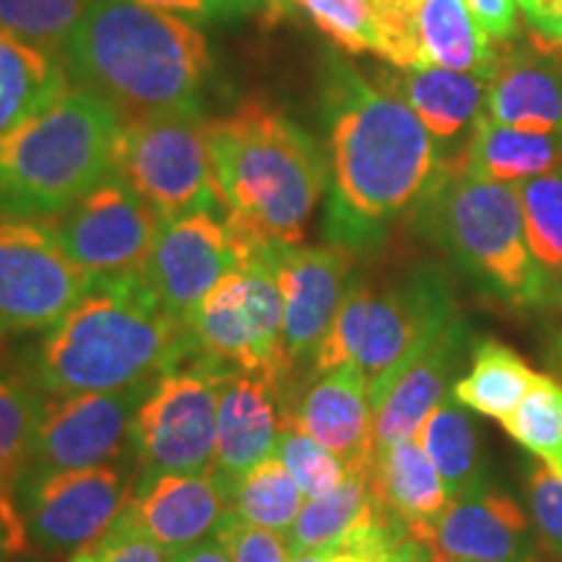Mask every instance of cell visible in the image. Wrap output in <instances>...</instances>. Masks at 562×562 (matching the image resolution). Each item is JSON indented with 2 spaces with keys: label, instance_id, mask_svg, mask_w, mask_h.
Instances as JSON below:
<instances>
[{
  "label": "cell",
  "instance_id": "cell-48",
  "mask_svg": "<svg viewBox=\"0 0 562 562\" xmlns=\"http://www.w3.org/2000/svg\"><path fill=\"white\" fill-rule=\"evenodd\" d=\"M391 562H432V558H430V550H427L425 544L417 542V539H412V537H404L402 544H398L396 552H393Z\"/></svg>",
  "mask_w": 562,
  "mask_h": 562
},
{
  "label": "cell",
  "instance_id": "cell-42",
  "mask_svg": "<svg viewBox=\"0 0 562 562\" xmlns=\"http://www.w3.org/2000/svg\"><path fill=\"white\" fill-rule=\"evenodd\" d=\"M463 3L497 47L516 42L518 32H521L516 0H463Z\"/></svg>",
  "mask_w": 562,
  "mask_h": 562
},
{
  "label": "cell",
  "instance_id": "cell-17",
  "mask_svg": "<svg viewBox=\"0 0 562 562\" xmlns=\"http://www.w3.org/2000/svg\"><path fill=\"white\" fill-rule=\"evenodd\" d=\"M417 542L432 562H539L524 508L487 482L453 497Z\"/></svg>",
  "mask_w": 562,
  "mask_h": 562
},
{
  "label": "cell",
  "instance_id": "cell-24",
  "mask_svg": "<svg viewBox=\"0 0 562 562\" xmlns=\"http://www.w3.org/2000/svg\"><path fill=\"white\" fill-rule=\"evenodd\" d=\"M370 487L381 508L398 521L412 539L430 529L451 503L446 484L419 438H409L375 453Z\"/></svg>",
  "mask_w": 562,
  "mask_h": 562
},
{
  "label": "cell",
  "instance_id": "cell-3",
  "mask_svg": "<svg viewBox=\"0 0 562 562\" xmlns=\"http://www.w3.org/2000/svg\"><path fill=\"white\" fill-rule=\"evenodd\" d=\"M193 351L188 328L161 311L144 281H94L42 336L32 375L58 398L110 393L154 383Z\"/></svg>",
  "mask_w": 562,
  "mask_h": 562
},
{
  "label": "cell",
  "instance_id": "cell-15",
  "mask_svg": "<svg viewBox=\"0 0 562 562\" xmlns=\"http://www.w3.org/2000/svg\"><path fill=\"white\" fill-rule=\"evenodd\" d=\"M154 383L55 398L45 406L26 472H70L131 456L133 419Z\"/></svg>",
  "mask_w": 562,
  "mask_h": 562
},
{
  "label": "cell",
  "instance_id": "cell-1",
  "mask_svg": "<svg viewBox=\"0 0 562 562\" xmlns=\"http://www.w3.org/2000/svg\"><path fill=\"white\" fill-rule=\"evenodd\" d=\"M323 81L331 170L326 235L364 250L422 206L451 161L414 110L347 60L328 63Z\"/></svg>",
  "mask_w": 562,
  "mask_h": 562
},
{
  "label": "cell",
  "instance_id": "cell-51",
  "mask_svg": "<svg viewBox=\"0 0 562 562\" xmlns=\"http://www.w3.org/2000/svg\"><path fill=\"white\" fill-rule=\"evenodd\" d=\"M70 562H97L94 550H89V547H87V550H79V552H76V558Z\"/></svg>",
  "mask_w": 562,
  "mask_h": 562
},
{
  "label": "cell",
  "instance_id": "cell-33",
  "mask_svg": "<svg viewBox=\"0 0 562 562\" xmlns=\"http://www.w3.org/2000/svg\"><path fill=\"white\" fill-rule=\"evenodd\" d=\"M47 402L26 383L0 372V487L16 490L30 467Z\"/></svg>",
  "mask_w": 562,
  "mask_h": 562
},
{
  "label": "cell",
  "instance_id": "cell-47",
  "mask_svg": "<svg viewBox=\"0 0 562 562\" xmlns=\"http://www.w3.org/2000/svg\"><path fill=\"white\" fill-rule=\"evenodd\" d=\"M172 562H232L224 547L216 539H206V542L191 547V550L175 554Z\"/></svg>",
  "mask_w": 562,
  "mask_h": 562
},
{
  "label": "cell",
  "instance_id": "cell-40",
  "mask_svg": "<svg viewBox=\"0 0 562 562\" xmlns=\"http://www.w3.org/2000/svg\"><path fill=\"white\" fill-rule=\"evenodd\" d=\"M529 508L542 547L562 562V480L547 467L531 469Z\"/></svg>",
  "mask_w": 562,
  "mask_h": 562
},
{
  "label": "cell",
  "instance_id": "cell-39",
  "mask_svg": "<svg viewBox=\"0 0 562 562\" xmlns=\"http://www.w3.org/2000/svg\"><path fill=\"white\" fill-rule=\"evenodd\" d=\"M232 562H292V550L284 533L258 529L227 510L216 526L214 537Z\"/></svg>",
  "mask_w": 562,
  "mask_h": 562
},
{
  "label": "cell",
  "instance_id": "cell-53",
  "mask_svg": "<svg viewBox=\"0 0 562 562\" xmlns=\"http://www.w3.org/2000/svg\"><path fill=\"white\" fill-rule=\"evenodd\" d=\"M0 492H11V490H3V487H0Z\"/></svg>",
  "mask_w": 562,
  "mask_h": 562
},
{
  "label": "cell",
  "instance_id": "cell-21",
  "mask_svg": "<svg viewBox=\"0 0 562 562\" xmlns=\"http://www.w3.org/2000/svg\"><path fill=\"white\" fill-rule=\"evenodd\" d=\"M467 323L461 315L427 344L385 389L372 398V448L417 438L422 422L442 398L451 396L453 375L467 349Z\"/></svg>",
  "mask_w": 562,
  "mask_h": 562
},
{
  "label": "cell",
  "instance_id": "cell-36",
  "mask_svg": "<svg viewBox=\"0 0 562 562\" xmlns=\"http://www.w3.org/2000/svg\"><path fill=\"white\" fill-rule=\"evenodd\" d=\"M347 55H381L370 0H286Z\"/></svg>",
  "mask_w": 562,
  "mask_h": 562
},
{
  "label": "cell",
  "instance_id": "cell-37",
  "mask_svg": "<svg viewBox=\"0 0 562 562\" xmlns=\"http://www.w3.org/2000/svg\"><path fill=\"white\" fill-rule=\"evenodd\" d=\"M277 456L307 501L328 495L349 474L339 456L323 448L313 438H307L305 432L292 430V427H286L284 435L279 438Z\"/></svg>",
  "mask_w": 562,
  "mask_h": 562
},
{
  "label": "cell",
  "instance_id": "cell-27",
  "mask_svg": "<svg viewBox=\"0 0 562 562\" xmlns=\"http://www.w3.org/2000/svg\"><path fill=\"white\" fill-rule=\"evenodd\" d=\"M419 45L427 66L463 74H495L501 47L476 24L463 0H419Z\"/></svg>",
  "mask_w": 562,
  "mask_h": 562
},
{
  "label": "cell",
  "instance_id": "cell-14",
  "mask_svg": "<svg viewBox=\"0 0 562 562\" xmlns=\"http://www.w3.org/2000/svg\"><path fill=\"white\" fill-rule=\"evenodd\" d=\"M459 318L451 286L432 269L372 284L355 364L368 375L375 398L435 336Z\"/></svg>",
  "mask_w": 562,
  "mask_h": 562
},
{
  "label": "cell",
  "instance_id": "cell-4",
  "mask_svg": "<svg viewBox=\"0 0 562 562\" xmlns=\"http://www.w3.org/2000/svg\"><path fill=\"white\" fill-rule=\"evenodd\" d=\"M206 140L232 227L252 240L300 243L331 180L318 140L256 100L209 121Z\"/></svg>",
  "mask_w": 562,
  "mask_h": 562
},
{
  "label": "cell",
  "instance_id": "cell-13",
  "mask_svg": "<svg viewBox=\"0 0 562 562\" xmlns=\"http://www.w3.org/2000/svg\"><path fill=\"white\" fill-rule=\"evenodd\" d=\"M60 250L91 281L140 279L159 229V216L112 172L66 214L45 222Z\"/></svg>",
  "mask_w": 562,
  "mask_h": 562
},
{
  "label": "cell",
  "instance_id": "cell-12",
  "mask_svg": "<svg viewBox=\"0 0 562 562\" xmlns=\"http://www.w3.org/2000/svg\"><path fill=\"white\" fill-rule=\"evenodd\" d=\"M91 284L45 222L0 214V344L47 331Z\"/></svg>",
  "mask_w": 562,
  "mask_h": 562
},
{
  "label": "cell",
  "instance_id": "cell-50",
  "mask_svg": "<svg viewBox=\"0 0 562 562\" xmlns=\"http://www.w3.org/2000/svg\"><path fill=\"white\" fill-rule=\"evenodd\" d=\"M328 550H311V552H300L292 554V562H326Z\"/></svg>",
  "mask_w": 562,
  "mask_h": 562
},
{
  "label": "cell",
  "instance_id": "cell-2",
  "mask_svg": "<svg viewBox=\"0 0 562 562\" xmlns=\"http://www.w3.org/2000/svg\"><path fill=\"white\" fill-rule=\"evenodd\" d=\"M60 58L76 87L94 91L123 123L201 110L209 40L193 21L131 0H89Z\"/></svg>",
  "mask_w": 562,
  "mask_h": 562
},
{
  "label": "cell",
  "instance_id": "cell-35",
  "mask_svg": "<svg viewBox=\"0 0 562 562\" xmlns=\"http://www.w3.org/2000/svg\"><path fill=\"white\" fill-rule=\"evenodd\" d=\"M89 0H0V26L16 37L60 53Z\"/></svg>",
  "mask_w": 562,
  "mask_h": 562
},
{
  "label": "cell",
  "instance_id": "cell-34",
  "mask_svg": "<svg viewBox=\"0 0 562 562\" xmlns=\"http://www.w3.org/2000/svg\"><path fill=\"white\" fill-rule=\"evenodd\" d=\"M503 427L562 480V383L558 378L539 372L531 391Z\"/></svg>",
  "mask_w": 562,
  "mask_h": 562
},
{
  "label": "cell",
  "instance_id": "cell-29",
  "mask_svg": "<svg viewBox=\"0 0 562 562\" xmlns=\"http://www.w3.org/2000/svg\"><path fill=\"white\" fill-rule=\"evenodd\" d=\"M378 508L370 487V469L349 472L328 495L302 505L297 521L286 533L292 554L311 550H334L351 529H357Z\"/></svg>",
  "mask_w": 562,
  "mask_h": 562
},
{
  "label": "cell",
  "instance_id": "cell-6",
  "mask_svg": "<svg viewBox=\"0 0 562 562\" xmlns=\"http://www.w3.org/2000/svg\"><path fill=\"white\" fill-rule=\"evenodd\" d=\"M419 216L422 227L490 294L518 311L547 307L516 186L472 178L448 165L422 201Z\"/></svg>",
  "mask_w": 562,
  "mask_h": 562
},
{
  "label": "cell",
  "instance_id": "cell-52",
  "mask_svg": "<svg viewBox=\"0 0 562 562\" xmlns=\"http://www.w3.org/2000/svg\"><path fill=\"white\" fill-rule=\"evenodd\" d=\"M516 5H518V9H521V11H526V9H529V5H531V0H516Z\"/></svg>",
  "mask_w": 562,
  "mask_h": 562
},
{
  "label": "cell",
  "instance_id": "cell-45",
  "mask_svg": "<svg viewBox=\"0 0 562 562\" xmlns=\"http://www.w3.org/2000/svg\"><path fill=\"white\" fill-rule=\"evenodd\" d=\"M26 542H30V537H26L24 521H21L16 495L0 492V562L9 554L24 550Z\"/></svg>",
  "mask_w": 562,
  "mask_h": 562
},
{
  "label": "cell",
  "instance_id": "cell-30",
  "mask_svg": "<svg viewBox=\"0 0 562 562\" xmlns=\"http://www.w3.org/2000/svg\"><path fill=\"white\" fill-rule=\"evenodd\" d=\"M417 438L440 472L451 501L484 482L480 432L453 393L422 422Z\"/></svg>",
  "mask_w": 562,
  "mask_h": 562
},
{
  "label": "cell",
  "instance_id": "cell-32",
  "mask_svg": "<svg viewBox=\"0 0 562 562\" xmlns=\"http://www.w3.org/2000/svg\"><path fill=\"white\" fill-rule=\"evenodd\" d=\"M302 497L305 495L279 456H271L232 484L229 510L245 524L286 537L302 510Z\"/></svg>",
  "mask_w": 562,
  "mask_h": 562
},
{
  "label": "cell",
  "instance_id": "cell-22",
  "mask_svg": "<svg viewBox=\"0 0 562 562\" xmlns=\"http://www.w3.org/2000/svg\"><path fill=\"white\" fill-rule=\"evenodd\" d=\"M375 83L414 110V115L430 131L440 151L453 165L472 136L476 121L484 115L490 79L440 66H391L378 70Z\"/></svg>",
  "mask_w": 562,
  "mask_h": 562
},
{
  "label": "cell",
  "instance_id": "cell-5",
  "mask_svg": "<svg viewBox=\"0 0 562 562\" xmlns=\"http://www.w3.org/2000/svg\"><path fill=\"white\" fill-rule=\"evenodd\" d=\"M123 117L70 83L50 108L0 138V214L50 222L115 172Z\"/></svg>",
  "mask_w": 562,
  "mask_h": 562
},
{
  "label": "cell",
  "instance_id": "cell-41",
  "mask_svg": "<svg viewBox=\"0 0 562 562\" xmlns=\"http://www.w3.org/2000/svg\"><path fill=\"white\" fill-rule=\"evenodd\" d=\"M94 558L97 562H172L170 552L154 542L125 513L117 516V521L94 547Z\"/></svg>",
  "mask_w": 562,
  "mask_h": 562
},
{
  "label": "cell",
  "instance_id": "cell-18",
  "mask_svg": "<svg viewBox=\"0 0 562 562\" xmlns=\"http://www.w3.org/2000/svg\"><path fill=\"white\" fill-rule=\"evenodd\" d=\"M292 404V393L271 378L243 370L224 372L211 472L229 490L252 467L277 456L279 438L290 427Z\"/></svg>",
  "mask_w": 562,
  "mask_h": 562
},
{
  "label": "cell",
  "instance_id": "cell-25",
  "mask_svg": "<svg viewBox=\"0 0 562 562\" xmlns=\"http://www.w3.org/2000/svg\"><path fill=\"white\" fill-rule=\"evenodd\" d=\"M453 165L472 178L521 186L539 175L560 170L562 136L508 128L482 115Z\"/></svg>",
  "mask_w": 562,
  "mask_h": 562
},
{
  "label": "cell",
  "instance_id": "cell-23",
  "mask_svg": "<svg viewBox=\"0 0 562 562\" xmlns=\"http://www.w3.org/2000/svg\"><path fill=\"white\" fill-rule=\"evenodd\" d=\"M484 115L508 128L562 136V53L531 40L503 45Z\"/></svg>",
  "mask_w": 562,
  "mask_h": 562
},
{
  "label": "cell",
  "instance_id": "cell-16",
  "mask_svg": "<svg viewBox=\"0 0 562 562\" xmlns=\"http://www.w3.org/2000/svg\"><path fill=\"white\" fill-rule=\"evenodd\" d=\"M290 368L311 362L339 313L351 281V250L344 245L271 243Z\"/></svg>",
  "mask_w": 562,
  "mask_h": 562
},
{
  "label": "cell",
  "instance_id": "cell-11",
  "mask_svg": "<svg viewBox=\"0 0 562 562\" xmlns=\"http://www.w3.org/2000/svg\"><path fill=\"white\" fill-rule=\"evenodd\" d=\"M261 243L266 240H252L237 232L227 216L222 220L220 211H193L175 220H159L140 281L161 311L188 328L206 294L240 269Z\"/></svg>",
  "mask_w": 562,
  "mask_h": 562
},
{
  "label": "cell",
  "instance_id": "cell-31",
  "mask_svg": "<svg viewBox=\"0 0 562 562\" xmlns=\"http://www.w3.org/2000/svg\"><path fill=\"white\" fill-rule=\"evenodd\" d=\"M526 240L544 279L547 307L562 311V167L516 186Z\"/></svg>",
  "mask_w": 562,
  "mask_h": 562
},
{
  "label": "cell",
  "instance_id": "cell-43",
  "mask_svg": "<svg viewBox=\"0 0 562 562\" xmlns=\"http://www.w3.org/2000/svg\"><path fill=\"white\" fill-rule=\"evenodd\" d=\"M529 40L537 45L562 53V0H531L524 11Z\"/></svg>",
  "mask_w": 562,
  "mask_h": 562
},
{
  "label": "cell",
  "instance_id": "cell-10",
  "mask_svg": "<svg viewBox=\"0 0 562 562\" xmlns=\"http://www.w3.org/2000/svg\"><path fill=\"white\" fill-rule=\"evenodd\" d=\"M138 469L131 456L70 472H24L16 505L26 537L47 552L87 550L102 539L128 505Z\"/></svg>",
  "mask_w": 562,
  "mask_h": 562
},
{
  "label": "cell",
  "instance_id": "cell-46",
  "mask_svg": "<svg viewBox=\"0 0 562 562\" xmlns=\"http://www.w3.org/2000/svg\"><path fill=\"white\" fill-rule=\"evenodd\" d=\"M232 9L237 11V16H261V19H279L281 13L290 9L286 0H229Z\"/></svg>",
  "mask_w": 562,
  "mask_h": 562
},
{
  "label": "cell",
  "instance_id": "cell-9",
  "mask_svg": "<svg viewBox=\"0 0 562 562\" xmlns=\"http://www.w3.org/2000/svg\"><path fill=\"white\" fill-rule=\"evenodd\" d=\"M224 372L227 370L193 351L157 378L140 402L131 430V459L138 480L211 472Z\"/></svg>",
  "mask_w": 562,
  "mask_h": 562
},
{
  "label": "cell",
  "instance_id": "cell-26",
  "mask_svg": "<svg viewBox=\"0 0 562 562\" xmlns=\"http://www.w3.org/2000/svg\"><path fill=\"white\" fill-rule=\"evenodd\" d=\"M70 89L63 58L0 26V138Z\"/></svg>",
  "mask_w": 562,
  "mask_h": 562
},
{
  "label": "cell",
  "instance_id": "cell-38",
  "mask_svg": "<svg viewBox=\"0 0 562 562\" xmlns=\"http://www.w3.org/2000/svg\"><path fill=\"white\" fill-rule=\"evenodd\" d=\"M375 32L381 40L378 58L393 68H425L419 45V0H370Z\"/></svg>",
  "mask_w": 562,
  "mask_h": 562
},
{
  "label": "cell",
  "instance_id": "cell-19",
  "mask_svg": "<svg viewBox=\"0 0 562 562\" xmlns=\"http://www.w3.org/2000/svg\"><path fill=\"white\" fill-rule=\"evenodd\" d=\"M290 427L339 456L347 472L372 467V398L368 375L355 362L318 372L294 396Z\"/></svg>",
  "mask_w": 562,
  "mask_h": 562
},
{
  "label": "cell",
  "instance_id": "cell-20",
  "mask_svg": "<svg viewBox=\"0 0 562 562\" xmlns=\"http://www.w3.org/2000/svg\"><path fill=\"white\" fill-rule=\"evenodd\" d=\"M227 510V484L214 472H201L138 480L123 513L175 558L214 537Z\"/></svg>",
  "mask_w": 562,
  "mask_h": 562
},
{
  "label": "cell",
  "instance_id": "cell-8",
  "mask_svg": "<svg viewBox=\"0 0 562 562\" xmlns=\"http://www.w3.org/2000/svg\"><path fill=\"white\" fill-rule=\"evenodd\" d=\"M206 123L201 110L123 123L115 172L157 211L159 220L224 211L209 157Z\"/></svg>",
  "mask_w": 562,
  "mask_h": 562
},
{
  "label": "cell",
  "instance_id": "cell-7",
  "mask_svg": "<svg viewBox=\"0 0 562 562\" xmlns=\"http://www.w3.org/2000/svg\"><path fill=\"white\" fill-rule=\"evenodd\" d=\"M271 243L258 245L240 269L206 294L188 331L195 355L209 362L224 370L266 375L290 391L294 370L284 351V307Z\"/></svg>",
  "mask_w": 562,
  "mask_h": 562
},
{
  "label": "cell",
  "instance_id": "cell-44",
  "mask_svg": "<svg viewBox=\"0 0 562 562\" xmlns=\"http://www.w3.org/2000/svg\"><path fill=\"white\" fill-rule=\"evenodd\" d=\"M131 3L151 5V9L172 11L178 16H188L193 21H235L240 19L232 9L229 0H131Z\"/></svg>",
  "mask_w": 562,
  "mask_h": 562
},
{
  "label": "cell",
  "instance_id": "cell-28",
  "mask_svg": "<svg viewBox=\"0 0 562 562\" xmlns=\"http://www.w3.org/2000/svg\"><path fill=\"white\" fill-rule=\"evenodd\" d=\"M537 375L516 349L487 339L474 349L472 368L453 383L451 393L461 406L503 425L531 391Z\"/></svg>",
  "mask_w": 562,
  "mask_h": 562
},
{
  "label": "cell",
  "instance_id": "cell-49",
  "mask_svg": "<svg viewBox=\"0 0 562 562\" xmlns=\"http://www.w3.org/2000/svg\"><path fill=\"white\" fill-rule=\"evenodd\" d=\"M550 362L554 364V370L562 375V328H558L550 339Z\"/></svg>",
  "mask_w": 562,
  "mask_h": 562
}]
</instances>
